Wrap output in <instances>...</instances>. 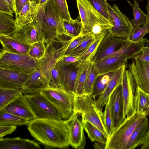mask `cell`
<instances>
[{
	"mask_svg": "<svg viewBox=\"0 0 149 149\" xmlns=\"http://www.w3.org/2000/svg\"><path fill=\"white\" fill-rule=\"evenodd\" d=\"M27 126L31 135L45 147L64 148L69 145L65 120L36 118Z\"/></svg>",
	"mask_w": 149,
	"mask_h": 149,
	"instance_id": "6da1fadb",
	"label": "cell"
},
{
	"mask_svg": "<svg viewBox=\"0 0 149 149\" xmlns=\"http://www.w3.org/2000/svg\"><path fill=\"white\" fill-rule=\"evenodd\" d=\"M36 29L38 41H43L47 44L61 36L69 37L54 0H48L46 2L42 22Z\"/></svg>",
	"mask_w": 149,
	"mask_h": 149,
	"instance_id": "7a4b0ae2",
	"label": "cell"
},
{
	"mask_svg": "<svg viewBox=\"0 0 149 149\" xmlns=\"http://www.w3.org/2000/svg\"><path fill=\"white\" fill-rule=\"evenodd\" d=\"M64 36H60L47 44L44 54L39 60V68L49 84L52 70L63 58L73 40L65 39Z\"/></svg>",
	"mask_w": 149,
	"mask_h": 149,
	"instance_id": "3957f363",
	"label": "cell"
},
{
	"mask_svg": "<svg viewBox=\"0 0 149 149\" xmlns=\"http://www.w3.org/2000/svg\"><path fill=\"white\" fill-rule=\"evenodd\" d=\"M94 98L90 95H74V114H81L82 119L91 123L108 137L103 123V112L97 107Z\"/></svg>",
	"mask_w": 149,
	"mask_h": 149,
	"instance_id": "277c9868",
	"label": "cell"
},
{
	"mask_svg": "<svg viewBox=\"0 0 149 149\" xmlns=\"http://www.w3.org/2000/svg\"><path fill=\"white\" fill-rule=\"evenodd\" d=\"M146 116L134 112L125 118L121 124L108 138L105 149H127L129 139L137 125Z\"/></svg>",
	"mask_w": 149,
	"mask_h": 149,
	"instance_id": "5b68a950",
	"label": "cell"
},
{
	"mask_svg": "<svg viewBox=\"0 0 149 149\" xmlns=\"http://www.w3.org/2000/svg\"><path fill=\"white\" fill-rule=\"evenodd\" d=\"M1 50L0 67L26 74H29L39 68V61L28 54Z\"/></svg>",
	"mask_w": 149,
	"mask_h": 149,
	"instance_id": "8992f818",
	"label": "cell"
},
{
	"mask_svg": "<svg viewBox=\"0 0 149 149\" xmlns=\"http://www.w3.org/2000/svg\"><path fill=\"white\" fill-rule=\"evenodd\" d=\"M56 107L63 120H66L74 114V95L61 88L50 86L41 92Z\"/></svg>",
	"mask_w": 149,
	"mask_h": 149,
	"instance_id": "52a82bcc",
	"label": "cell"
},
{
	"mask_svg": "<svg viewBox=\"0 0 149 149\" xmlns=\"http://www.w3.org/2000/svg\"><path fill=\"white\" fill-rule=\"evenodd\" d=\"M24 95L36 118L63 120L57 109L41 93Z\"/></svg>",
	"mask_w": 149,
	"mask_h": 149,
	"instance_id": "ba28073f",
	"label": "cell"
},
{
	"mask_svg": "<svg viewBox=\"0 0 149 149\" xmlns=\"http://www.w3.org/2000/svg\"><path fill=\"white\" fill-rule=\"evenodd\" d=\"M81 21L82 24L81 33L89 36L93 28L98 25H111L107 19L91 5L87 0H76Z\"/></svg>",
	"mask_w": 149,
	"mask_h": 149,
	"instance_id": "9c48e42d",
	"label": "cell"
},
{
	"mask_svg": "<svg viewBox=\"0 0 149 149\" xmlns=\"http://www.w3.org/2000/svg\"><path fill=\"white\" fill-rule=\"evenodd\" d=\"M107 7L110 22L113 25L110 29L111 33L117 38L128 40L133 28L130 19L120 11L116 4L112 6L108 3Z\"/></svg>",
	"mask_w": 149,
	"mask_h": 149,
	"instance_id": "30bf717a",
	"label": "cell"
},
{
	"mask_svg": "<svg viewBox=\"0 0 149 149\" xmlns=\"http://www.w3.org/2000/svg\"><path fill=\"white\" fill-rule=\"evenodd\" d=\"M122 92L123 104V116L125 118L134 112V102L137 86L129 69H125L121 81Z\"/></svg>",
	"mask_w": 149,
	"mask_h": 149,
	"instance_id": "8fae6325",
	"label": "cell"
},
{
	"mask_svg": "<svg viewBox=\"0 0 149 149\" xmlns=\"http://www.w3.org/2000/svg\"><path fill=\"white\" fill-rule=\"evenodd\" d=\"M80 64V61L72 63H63L59 61L57 63L60 88L73 94Z\"/></svg>",
	"mask_w": 149,
	"mask_h": 149,
	"instance_id": "7c38bea8",
	"label": "cell"
},
{
	"mask_svg": "<svg viewBox=\"0 0 149 149\" xmlns=\"http://www.w3.org/2000/svg\"><path fill=\"white\" fill-rule=\"evenodd\" d=\"M78 114H73L65 120L68 129L69 145L77 149H83L86 145L83 123Z\"/></svg>",
	"mask_w": 149,
	"mask_h": 149,
	"instance_id": "4fadbf2b",
	"label": "cell"
},
{
	"mask_svg": "<svg viewBox=\"0 0 149 149\" xmlns=\"http://www.w3.org/2000/svg\"><path fill=\"white\" fill-rule=\"evenodd\" d=\"M110 29L104 37L98 46L92 60L94 63L97 62L112 55L121 48L127 41L115 37L111 33Z\"/></svg>",
	"mask_w": 149,
	"mask_h": 149,
	"instance_id": "5bb4252c",
	"label": "cell"
},
{
	"mask_svg": "<svg viewBox=\"0 0 149 149\" xmlns=\"http://www.w3.org/2000/svg\"><path fill=\"white\" fill-rule=\"evenodd\" d=\"M108 100L113 131L125 118L123 116L121 83L118 85L111 93Z\"/></svg>",
	"mask_w": 149,
	"mask_h": 149,
	"instance_id": "9a60e30c",
	"label": "cell"
},
{
	"mask_svg": "<svg viewBox=\"0 0 149 149\" xmlns=\"http://www.w3.org/2000/svg\"><path fill=\"white\" fill-rule=\"evenodd\" d=\"M128 67L137 87L149 94V63L144 61L134 60Z\"/></svg>",
	"mask_w": 149,
	"mask_h": 149,
	"instance_id": "2e32d148",
	"label": "cell"
},
{
	"mask_svg": "<svg viewBox=\"0 0 149 149\" xmlns=\"http://www.w3.org/2000/svg\"><path fill=\"white\" fill-rule=\"evenodd\" d=\"M29 76V74L0 67V87L23 89Z\"/></svg>",
	"mask_w": 149,
	"mask_h": 149,
	"instance_id": "e0dca14e",
	"label": "cell"
},
{
	"mask_svg": "<svg viewBox=\"0 0 149 149\" xmlns=\"http://www.w3.org/2000/svg\"><path fill=\"white\" fill-rule=\"evenodd\" d=\"M128 59L123 54L114 53L94 64L99 75L116 70L127 65Z\"/></svg>",
	"mask_w": 149,
	"mask_h": 149,
	"instance_id": "ac0fdd59",
	"label": "cell"
},
{
	"mask_svg": "<svg viewBox=\"0 0 149 149\" xmlns=\"http://www.w3.org/2000/svg\"><path fill=\"white\" fill-rule=\"evenodd\" d=\"M50 86L49 83L38 68L29 74L28 78L23 88L24 95L40 92Z\"/></svg>",
	"mask_w": 149,
	"mask_h": 149,
	"instance_id": "d6986e66",
	"label": "cell"
},
{
	"mask_svg": "<svg viewBox=\"0 0 149 149\" xmlns=\"http://www.w3.org/2000/svg\"><path fill=\"white\" fill-rule=\"evenodd\" d=\"M4 109L9 113L29 121L36 119L23 94L8 105Z\"/></svg>",
	"mask_w": 149,
	"mask_h": 149,
	"instance_id": "ffe728a7",
	"label": "cell"
},
{
	"mask_svg": "<svg viewBox=\"0 0 149 149\" xmlns=\"http://www.w3.org/2000/svg\"><path fill=\"white\" fill-rule=\"evenodd\" d=\"M149 139V122L147 116L138 123L128 141L127 149H134Z\"/></svg>",
	"mask_w": 149,
	"mask_h": 149,
	"instance_id": "44dd1931",
	"label": "cell"
},
{
	"mask_svg": "<svg viewBox=\"0 0 149 149\" xmlns=\"http://www.w3.org/2000/svg\"><path fill=\"white\" fill-rule=\"evenodd\" d=\"M127 66L124 65L115 71L106 88L96 101V105L100 109L102 110L111 93L118 85L121 83L123 74Z\"/></svg>",
	"mask_w": 149,
	"mask_h": 149,
	"instance_id": "7402d4cb",
	"label": "cell"
},
{
	"mask_svg": "<svg viewBox=\"0 0 149 149\" xmlns=\"http://www.w3.org/2000/svg\"><path fill=\"white\" fill-rule=\"evenodd\" d=\"M0 41L5 51L11 53L28 54L31 45L15 37L0 34Z\"/></svg>",
	"mask_w": 149,
	"mask_h": 149,
	"instance_id": "603a6c76",
	"label": "cell"
},
{
	"mask_svg": "<svg viewBox=\"0 0 149 149\" xmlns=\"http://www.w3.org/2000/svg\"><path fill=\"white\" fill-rule=\"evenodd\" d=\"M34 141L20 137L0 139V149H41Z\"/></svg>",
	"mask_w": 149,
	"mask_h": 149,
	"instance_id": "cb8c5ba5",
	"label": "cell"
},
{
	"mask_svg": "<svg viewBox=\"0 0 149 149\" xmlns=\"http://www.w3.org/2000/svg\"><path fill=\"white\" fill-rule=\"evenodd\" d=\"M8 35L15 37L30 45L38 40L36 27L33 22L22 27L17 28Z\"/></svg>",
	"mask_w": 149,
	"mask_h": 149,
	"instance_id": "d4e9b609",
	"label": "cell"
},
{
	"mask_svg": "<svg viewBox=\"0 0 149 149\" xmlns=\"http://www.w3.org/2000/svg\"><path fill=\"white\" fill-rule=\"evenodd\" d=\"M38 5L34 1H29L23 7L15 19L17 28L21 27L32 23Z\"/></svg>",
	"mask_w": 149,
	"mask_h": 149,
	"instance_id": "484cf974",
	"label": "cell"
},
{
	"mask_svg": "<svg viewBox=\"0 0 149 149\" xmlns=\"http://www.w3.org/2000/svg\"><path fill=\"white\" fill-rule=\"evenodd\" d=\"M92 63L93 61H91L81 63L73 92L75 96L85 95V84Z\"/></svg>",
	"mask_w": 149,
	"mask_h": 149,
	"instance_id": "4316f807",
	"label": "cell"
},
{
	"mask_svg": "<svg viewBox=\"0 0 149 149\" xmlns=\"http://www.w3.org/2000/svg\"><path fill=\"white\" fill-rule=\"evenodd\" d=\"M134 112L149 115V94L137 87L134 102Z\"/></svg>",
	"mask_w": 149,
	"mask_h": 149,
	"instance_id": "83f0119b",
	"label": "cell"
},
{
	"mask_svg": "<svg viewBox=\"0 0 149 149\" xmlns=\"http://www.w3.org/2000/svg\"><path fill=\"white\" fill-rule=\"evenodd\" d=\"M81 120L84 125V129L91 140L93 142H98L106 144L108 137L99 128L90 122Z\"/></svg>",
	"mask_w": 149,
	"mask_h": 149,
	"instance_id": "f1b7e54d",
	"label": "cell"
},
{
	"mask_svg": "<svg viewBox=\"0 0 149 149\" xmlns=\"http://www.w3.org/2000/svg\"><path fill=\"white\" fill-rule=\"evenodd\" d=\"M23 89H14L0 87V111L20 96Z\"/></svg>",
	"mask_w": 149,
	"mask_h": 149,
	"instance_id": "f546056e",
	"label": "cell"
},
{
	"mask_svg": "<svg viewBox=\"0 0 149 149\" xmlns=\"http://www.w3.org/2000/svg\"><path fill=\"white\" fill-rule=\"evenodd\" d=\"M31 121L6 111H0V125H27Z\"/></svg>",
	"mask_w": 149,
	"mask_h": 149,
	"instance_id": "4dcf8cb0",
	"label": "cell"
},
{
	"mask_svg": "<svg viewBox=\"0 0 149 149\" xmlns=\"http://www.w3.org/2000/svg\"><path fill=\"white\" fill-rule=\"evenodd\" d=\"M116 70L98 75L94 83L91 95L93 97L95 98L103 92Z\"/></svg>",
	"mask_w": 149,
	"mask_h": 149,
	"instance_id": "1f68e13d",
	"label": "cell"
},
{
	"mask_svg": "<svg viewBox=\"0 0 149 149\" xmlns=\"http://www.w3.org/2000/svg\"><path fill=\"white\" fill-rule=\"evenodd\" d=\"M133 9L134 18L130 19L133 28H136L143 25L148 22V20L147 15L141 10L139 7V3L136 0H134L133 4L127 0Z\"/></svg>",
	"mask_w": 149,
	"mask_h": 149,
	"instance_id": "d6a6232c",
	"label": "cell"
},
{
	"mask_svg": "<svg viewBox=\"0 0 149 149\" xmlns=\"http://www.w3.org/2000/svg\"><path fill=\"white\" fill-rule=\"evenodd\" d=\"M13 16L0 12V34L9 35L17 28Z\"/></svg>",
	"mask_w": 149,
	"mask_h": 149,
	"instance_id": "836d02e7",
	"label": "cell"
},
{
	"mask_svg": "<svg viewBox=\"0 0 149 149\" xmlns=\"http://www.w3.org/2000/svg\"><path fill=\"white\" fill-rule=\"evenodd\" d=\"M109 30L96 37L86 51L79 57L81 63L87 61H92L100 42Z\"/></svg>",
	"mask_w": 149,
	"mask_h": 149,
	"instance_id": "e575fe53",
	"label": "cell"
},
{
	"mask_svg": "<svg viewBox=\"0 0 149 149\" xmlns=\"http://www.w3.org/2000/svg\"><path fill=\"white\" fill-rule=\"evenodd\" d=\"M63 21L65 28L70 38H74L81 33L82 24L78 19H72L70 21L63 19Z\"/></svg>",
	"mask_w": 149,
	"mask_h": 149,
	"instance_id": "d590c367",
	"label": "cell"
},
{
	"mask_svg": "<svg viewBox=\"0 0 149 149\" xmlns=\"http://www.w3.org/2000/svg\"><path fill=\"white\" fill-rule=\"evenodd\" d=\"M98 75L97 70L93 61L85 84L84 90L85 95H91L92 94L94 83Z\"/></svg>",
	"mask_w": 149,
	"mask_h": 149,
	"instance_id": "8d00e7d4",
	"label": "cell"
},
{
	"mask_svg": "<svg viewBox=\"0 0 149 149\" xmlns=\"http://www.w3.org/2000/svg\"><path fill=\"white\" fill-rule=\"evenodd\" d=\"M149 33V23L148 22L141 27L133 28L128 40L133 42H137L142 40L143 37Z\"/></svg>",
	"mask_w": 149,
	"mask_h": 149,
	"instance_id": "74e56055",
	"label": "cell"
},
{
	"mask_svg": "<svg viewBox=\"0 0 149 149\" xmlns=\"http://www.w3.org/2000/svg\"><path fill=\"white\" fill-rule=\"evenodd\" d=\"M45 43L38 41L31 45L28 54L32 58L39 61L43 56L45 51Z\"/></svg>",
	"mask_w": 149,
	"mask_h": 149,
	"instance_id": "f35d334b",
	"label": "cell"
},
{
	"mask_svg": "<svg viewBox=\"0 0 149 149\" xmlns=\"http://www.w3.org/2000/svg\"><path fill=\"white\" fill-rule=\"evenodd\" d=\"M97 36L93 35L88 36L77 47L67 56H72L79 57L86 51Z\"/></svg>",
	"mask_w": 149,
	"mask_h": 149,
	"instance_id": "ab89813d",
	"label": "cell"
},
{
	"mask_svg": "<svg viewBox=\"0 0 149 149\" xmlns=\"http://www.w3.org/2000/svg\"><path fill=\"white\" fill-rule=\"evenodd\" d=\"M107 0H87L95 10L110 22V16L107 7Z\"/></svg>",
	"mask_w": 149,
	"mask_h": 149,
	"instance_id": "60d3db41",
	"label": "cell"
},
{
	"mask_svg": "<svg viewBox=\"0 0 149 149\" xmlns=\"http://www.w3.org/2000/svg\"><path fill=\"white\" fill-rule=\"evenodd\" d=\"M102 120L109 137L113 132L109 100L105 105V110L103 114Z\"/></svg>",
	"mask_w": 149,
	"mask_h": 149,
	"instance_id": "b9f144b4",
	"label": "cell"
},
{
	"mask_svg": "<svg viewBox=\"0 0 149 149\" xmlns=\"http://www.w3.org/2000/svg\"><path fill=\"white\" fill-rule=\"evenodd\" d=\"M54 1L63 19L70 21L72 19L69 12L66 0H54Z\"/></svg>",
	"mask_w": 149,
	"mask_h": 149,
	"instance_id": "7bdbcfd3",
	"label": "cell"
},
{
	"mask_svg": "<svg viewBox=\"0 0 149 149\" xmlns=\"http://www.w3.org/2000/svg\"><path fill=\"white\" fill-rule=\"evenodd\" d=\"M81 33L77 36L73 38V40L69 46L65 55H68L73 49L77 47L88 36Z\"/></svg>",
	"mask_w": 149,
	"mask_h": 149,
	"instance_id": "ee69618b",
	"label": "cell"
},
{
	"mask_svg": "<svg viewBox=\"0 0 149 149\" xmlns=\"http://www.w3.org/2000/svg\"><path fill=\"white\" fill-rule=\"evenodd\" d=\"M133 59L144 61L149 63V46H143L141 51Z\"/></svg>",
	"mask_w": 149,
	"mask_h": 149,
	"instance_id": "f6af8a7d",
	"label": "cell"
},
{
	"mask_svg": "<svg viewBox=\"0 0 149 149\" xmlns=\"http://www.w3.org/2000/svg\"><path fill=\"white\" fill-rule=\"evenodd\" d=\"M58 72L56 65L52 70L50 81V86L54 88H59L58 84Z\"/></svg>",
	"mask_w": 149,
	"mask_h": 149,
	"instance_id": "bcb514c9",
	"label": "cell"
},
{
	"mask_svg": "<svg viewBox=\"0 0 149 149\" xmlns=\"http://www.w3.org/2000/svg\"><path fill=\"white\" fill-rule=\"evenodd\" d=\"M16 126L0 125V139L3 138L5 136L11 134L16 129Z\"/></svg>",
	"mask_w": 149,
	"mask_h": 149,
	"instance_id": "7dc6e473",
	"label": "cell"
},
{
	"mask_svg": "<svg viewBox=\"0 0 149 149\" xmlns=\"http://www.w3.org/2000/svg\"><path fill=\"white\" fill-rule=\"evenodd\" d=\"M0 12L13 16V12L5 0H0Z\"/></svg>",
	"mask_w": 149,
	"mask_h": 149,
	"instance_id": "c3c4849f",
	"label": "cell"
},
{
	"mask_svg": "<svg viewBox=\"0 0 149 149\" xmlns=\"http://www.w3.org/2000/svg\"><path fill=\"white\" fill-rule=\"evenodd\" d=\"M79 58L72 56L64 55L60 61L63 63H72L79 61Z\"/></svg>",
	"mask_w": 149,
	"mask_h": 149,
	"instance_id": "681fc988",
	"label": "cell"
},
{
	"mask_svg": "<svg viewBox=\"0 0 149 149\" xmlns=\"http://www.w3.org/2000/svg\"><path fill=\"white\" fill-rule=\"evenodd\" d=\"M30 0H15L16 17L20 12L24 6Z\"/></svg>",
	"mask_w": 149,
	"mask_h": 149,
	"instance_id": "f907efd6",
	"label": "cell"
},
{
	"mask_svg": "<svg viewBox=\"0 0 149 149\" xmlns=\"http://www.w3.org/2000/svg\"><path fill=\"white\" fill-rule=\"evenodd\" d=\"M8 3L14 13H16L15 0H5Z\"/></svg>",
	"mask_w": 149,
	"mask_h": 149,
	"instance_id": "816d5d0a",
	"label": "cell"
},
{
	"mask_svg": "<svg viewBox=\"0 0 149 149\" xmlns=\"http://www.w3.org/2000/svg\"><path fill=\"white\" fill-rule=\"evenodd\" d=\"M93 147L96 149H105L106 144L98 142H95Z\"/></svg>",
	"mask_w": 149,
	"mask_h": 149,
	"instance_id": "f5cc1de1",
	"label": "cell"
},
{
	"mask_svg": "<svg viewBox=\"0 0 149 149\" xmlns=\"http://www.w3.org/2000/svg\"><path fill=\"white\" fill-rule=\"evenodd\" d=\"M140 149H149V139L144 144L141 145Z\"/></svg>",
	"mask_w": 149,
	"mask_h": 149,
	"instance_id": "db71d44e",
	"label": "cell"
},
{
	"mask_svg": "<svg viewBox=\"0 0 149 149\" xmlns=\"http://www.w3.org/2000/svg\"><path fill=\"white\" fill-rule=\"evenodd\" d=\"M146 8L147 12V16L148 20V22L149 23V0H148L147 1V4L146 6Z\"/></svg>",
	"mask_w": 149,
	"mask_h": 149,
	"instance_id": "11a10c76",
	"label": "cell"
},
{
	"mask_svg": "<svg viewBox=\"0 0 149 149\" xmlns=\"http://www.w3.org/2000/svg\"><path fill=\"white\" fill-rule=\"evenodd\" d=\"M48 0H40L39 4L42 5L46 3Z\"/></svg>",
	"mask_w": 149,
	"mask_h": 149,
	"instance_id": "9f6ffc18",
	"label": "cell"
},
{
	"mask_svg": "<svg viewBox=\"0 0 149 149\" xmlns=\"http://www.w3.org/2000/svg\"><path fill=\"white\" fill-rule=\"evenodd\" d=\"M40 0H34L33 1L37 5H38Z\"/></svg>",
	"mask_w": 149,
	"mask_h": 149,
	"instance_id": "6f0895ef",
	"label": "cell"
},
{
	"mask_svg": "<svg viewBox=\"0 0 149 149\" xmlns=\"http://www.w3.org/2000/svg\"><path fill=\"white\" fill-rule=\"evenodd\" d=\"M140 1H143L145 0H139Z\"/></svg>",
	"mask_w": 149,
	"mask_h": 149,
	"instance_id": "680465c9",
	"label": "cell"
},
{
	"mask_svg": "<svg viewBox=\"0 0 149 149\" xmlns=\"http://www.w3.org/2000/svg\"><path fill=\"white\" fill-rule=\"evenodd\" d=\"M33 0H30V1H33Z\"/></svg>",
	"mask_w": 149,
	"mask_h": 149,
	"instance_id": "91938a15",
	"label": "cell"
},
{
	"mask_svg": "<svg viewBox=\"0 0 149 149\" xmlns=\"http://www.w3.org/2000/svg\"></svg>",
	"mask_w": 149,
	"mask_h": 149,
	"instance_id": "94428289",
	"label": "cell"
}]
</instances>
